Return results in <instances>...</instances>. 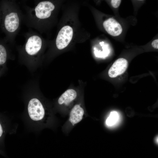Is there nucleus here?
I'll list each match as a JSON object with an SVG mask.
<instances>
[{
	"mask_svg": "<svg viewBox=\"0 0 158 158\" xmlns=\"http://www.w3.org/2000/svg\"><path fill=\"white\" fill-rule=\"evenodd\" d=\"M121 0H112L111 1V5L113 7L115 8H118L120 6Z\"/></svg>",
	"mask_w": 158,
	"mask_h": 158,
	"instance_id": "obj_12",
	"label": "nucleus"
},
{
	"mask_svg": "<svg viewBox=\"0 0 158 158\" xmlns=\"http://www.w3.org/2000/svg\"><path fill=\"white\" fill-rule=\"evenodd\" d=\"M24 34L25 41L17 46L20 61L30 69H34L39 65L44 46V41L37 32L30 29Z\"/></svg>",
	"mask_w": 158,
	"mask_h": 158,
	"instance_id": "obj_2",
	"label": "nucleus"
},
{
	"mask_svg": "<svg viewBox=\"0 0 158 158\" xmlns=\"http://www.w3.org/2000/svg\"><path fill=\"white\" fill-rule=\"evenodd\" d=\"M158 40L156 39L154 40L152 42V45L153 47L154 48L158 49Z\"/></svg>",
	"mask_w": 158,
	"mask_h": 158,
	"instance_id": "obj_13",
	"label": "nucleus"
},
{
	"mask_svg": "<svg viewBox=\"0 0 158 158\" xmlns=\"http://www.w3.org/2000/svg\"><path fill=\"white\" fill-rule=\"evenodd\" d=\"M27 110L30 117L34 121H41L45 115L44 106L37 97H33L30 99L28 104Z\"/></svg>",
	"mask_w": 158,
	"mask_h": 158,
	"instance_id": "obj_4",
	"label": "nucleus"
},
{
	"mask_svg": "<svg viewBox=\"0 0 158 158\" xmlns=\"http://www.w3.org/2000/svg\"><path fill=\"white\" fill-rule=\"evenodd\" d=\"M10 47L4 38H0V71L5 67L7 61L10 56Z\"/></svg>",
	"mask_w": 158,
	"mask_h": 158,
	"instance_id": "obj_8",
	"label": "nucleus"
},
{
	"mask_svg": "<svg viewBox=\"0 0 158 158\" xmlns=\"http://www.w3.org/2000/svg\"><path fill=\"white\" fill-rule=\"evenodd\" d=\"M156 142H158V138L157 137V138H156Z\"/></svg>",
	"mask_w": 158,
	"mask_h": 158,
	"instance_id": "obj_15",
	"label": "nucleus"
},
{
	"mask_svg": "<svg viewBox=\"0 0 158 158\" xmlns=\"http://www.w3.org/2000/svg\"><path fill=\"white\" fill-rule=\"evenodd\" d=\"M23 13L16 1H0V27L5 35L4 38L11 47L15 44V38L22 22Z\"/></svg>",
	"mask_w": 158,
	"mask_h": 158,
	"instance_id": "obj_1",
	"label": "nucleus"
},
{
	"mask_svg": "<svg viewBox=\"0 0 158 158\" xmlns=\"http://www.w3.org/2000/svg\"><path fill=\"white\" fill-rule=\"evenodd\" d=\"M128 66L127 60L123 58L117 59L109 68L108 74L112 78L116 77L123 73L126 70Z\"/></svg>",
	"mask_w": 158,
	"mask_h": 158,
	"instance_id": "obj_6",
	"label": "nucleus"
},
{
	"mask_svg": "<svg viewBox=\"0 0 158 158\" xmlns=\"http://www.w3.org/2000/svg\"><path fill=\"white\" fill-rule=\"evenodd\" d=\"M73 30L70 26L66 25L59 31L55 40L57 48L61 50L66 48L71 41L73 36Z\"/></svg>",
	"mask_w": 158,
	"mask_h": 158,
	"instance_id": "obj_5",
	"label": "nucleus"
},
{
	"mask_svg": "<svg viewBox=\"0 0 158 158\" xmlns=\"http://www.w3.org/2000/svg\"><path fill=\"white\" fill-rule=\"evenodd\" d=\"M77 93L74 89H70L66 90L59 97L58 100L59 105H67L76 98Z\"/></svg>",
	"mask_w": 158,
	"mask_h": 158,
	"instance_id": "obj_10",
	"label": "nucleus"
},
{
	"mask_svg": "<svg viewBox=\"0 0 158 158\" xmlns=\"http://www.w3.org/2000/svg\"><path fill=\"white\" fill-rule=\"evenodd\" d=\"M103 25L106 31L113 36L119 35L122 31L121 25L116 20L112 18L105 20L103 23Z\"/></svg>",
	"mask_w": 158,
	"mask_h": 158,
	"instance_id": "obj_7",
	"label": "nucleus"
},
{
	"mask_svg": "<svg viewBox=\"0 0 158 158\" xmlns=\"http://www.w3.org/2000/svg\"><path fill=\"white\" fill-rule=\"evenodd\" d=\"M84 113V109L81 105L79 104H76L70 111L69 121L73 125H74L81 121Z\"/></svg>",
	"mask_w": 158,
	"mask_h": 158,
	"instance_id": "obj_9",
	"label": "nucleus"
},
{
	"mask_svg": "<svg viewBox=\"0 0 158 158\" xmlns=\"http://www.w3.org/2000/svg\"><path fill=\"white\" fill-rule=\"evenodd\" d=\"M120 117L119 114L116 111H111L106 121V124L109 128H113L119 123Z\"/></svg>",
	"mask_w": 158,
	"mask_h": 158,
	"instance_id": "obj_11",
	"label": "nucleus"
},
{
	"mask_svg": "<svg viewBox=\"0 0 158 158\" xmlns=\"http://www.w3.org/2000/svg\"><path fill=\"white\" fill-rule=\"evenodd\" d=\"M22 22L30 29L42 32L45 23L51 18L56 8L54 3L49 1H35V6L31 7L23 6Z\"/></svg>",
	"mask_w": 158,
	"mask_h": 158,
	"instance_id": "obj_3",
	"label": "nucleus"
},
{
	"mask_svg": "<svg viewBox=\"0 0 158 158\" xmlns=\"http://www.w3.org/2000/svg\"><path fill=\"white\" fill-rule=\"evenodd\" d=\"M3 133V130L2 127L0 123V137L2 135Z\"/></svg>",
	"mask_w": 158,
	"mask_h": 158,
	"instance_id": "obj_14",
	"label": "nucleus"
}]
</instances>
